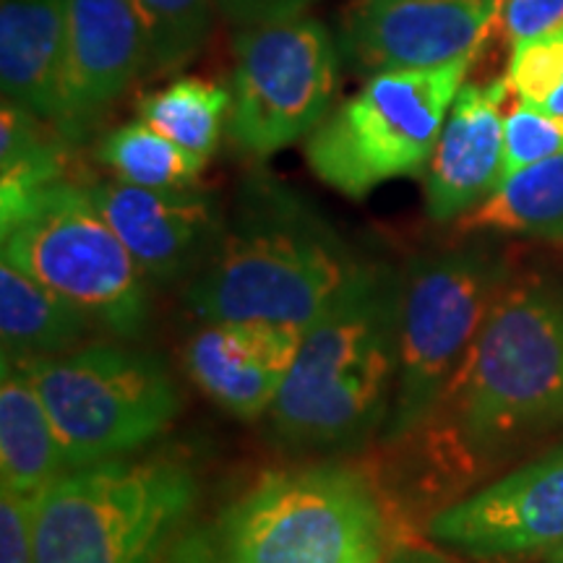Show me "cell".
Returning a JSON list of instances; mask_svg holds the SVG:
<instances>
[{"label": "cell", "instance_id": "34", "mask_svg": "<svg viewBox=\"0 0 563 563\" xmlns=\"http://www.w3.org/2000/svg\"><path fill=\"white\" fill-rule=\"evenodd\" d=\"M545 563H563V561H553V559H551V561H545Z\"/></svg>", "mask_w": 563, "mask_h": 563}, {"label": "cell", "instance_id": "19", "mask_svg": "<svg viewBox=\"0 0 563 563\" xmlns=\"http://www.w3.org/2000/svg\"><path fill=\"white\" fill-rule=\"evenodd\" d=\"M95 321L81 308L60 298L51 287L21 272L11 262H0V340L3 355L37 361L81 347L95 332Z\"/></svg>", "mask_w": 563, "mask_h": 563}, {"label": "cell", "instance_id": "28", "mask_svg": "<svg viewBox=\"0 0 563 563\" xmlns=\"http://www.w3.org/2000/svg\"><path fill=\"white\" fill-rule=\"evenodd\" d=\"M501 26L509 45L563 26V0H504Z\"/></svg>", "mask_w": 563, "mask_h": 563}, {"label": "cell", "instance_id": "22", "mask_svg": "<svg viewBox=\"0 0 563 563\" xmlns=\"http://www.w3.org/2000/svg\"><path fill=\"white\" fill-rule=\"evenodd\" d=\"M232 95L220 84L183 76L141 97L139 118L183 150L209 159L230 121Z\"/></svg>", "mask_w": 563, "mask_h": 563}, {"label": "cell", "instance_id": "18", "mask_svg": "<svg viewBox=\"0 0 563 563\" xmlns=\"http://www.w3.org/2000/svg\"><path fill=\"white\" fill-rule=\"evenodd\" d=\"M68 460L51 412L42 402L26 361L3 355L0 363V483L34 498L68 473Z\"/></svg>", "mask_w": 563, "mask_h": 563}, {"label": "cell", "instance_id": "6", "mask_svg": "<svg viewBox=\"0 0 563 563\" xmlns=\"http://www.w3.org/2000/svg\"><path fill=\"white\" fill-rule=\"evenodd\" d=\"M473 60L467 55L446 66L368 76L306 139L308 167L347 199H365L384 183L420 175Z\"/></svg>", "mask_w": 563, "mask_h": 563}, {"label": "cell", "instance_id": "30", "mask_svg": "<svg viewBox=\"0 0 563 563\" xmlns=\"http://www.w3.org/2000/svg\"><path fill=\"white\" fill-rule=\"evenodd\" d=\"M159 563H230L224 555L220 530L217 527H201L188 530L173 540Z\"/></svg>", "mask_w": 563, "mask_h": 563}, {"label": "cell", "instance_id": "16", "mask_svg": "<svg viewBox=\"0 0 563 563\" xmlns=\"http://www.w3.org/2000/svg\"><path fill=\"white\" fill-rule=\"evenodd\" d=\"M509 81L464 84L428 162L426 214L433 222L462 220L501 183L504 104Z\"/></svg>", "mask_w": 563, "mask_h": 563}, {"label": "cell", "instance_id": "26", "mask_svg": "<svg viewBox=\"0 0 563 563\" xmlns=\"http://www.w3.org/2000/svg\"><path fill=\"white\" fill-rule=\"evenodd\" d=\"M555 154H563V115L517 100L504 118L501 180Z\"/></svg>", "mask_w": 563, "mask_h": 563}, {"label": "cell", "instance_id": "29", "mask_svg": "<svg viewBox=\"0 0 563 563\" xmlns=\"http://www.w3.org/2000/svg\"><path fill=\"white\" fill-rule=\"evenodd\" d=\"M311 3L313 0H214L217 11L232 21V24L241 26V30L243 26L272 24V21L302 16V11Z\"/></svg>", "mask_w": 563, "mask_h": 563}, {"label": "cell", "instance_id": "33", "mask_svg": "<svg viewBox=\"0 0 563 563\" xmlns=\"http://www.w3.org/2000/svg\"><path fill=\"white\" fill-rule=\"evenodd\" d=\"M551 559H553V561H563V548H561V551H559V553H553V555H551ZM551 559H545V561H551Z\"/></svg>", "mask_w": 563, "mask_h": 563}, {"label": "cell", "instance_id": "7", "mask_svg": "<svg viewBox=\"0 0 563 563\" xmlns=\"http://www.w3.org/2000/svg\"><path fill=\"white\" fill-rule=\"evenodd\" d=\"M509 277V264L485 245L410 258L402 272L399 373L384 443L397 446L433 418Z\"/></svg>", "mask_w": 563, "mask_h": 563}, {"label": "cell", "instance_id": "3", "mask_svg": "<svg viewBox=\"0 0 563 563\" xmlns=\"http://www.w3.org/2000/svg\"><path fill=\"white\" fill-rule=\"evenodd\" d=\"M361 264L311 201L272 175H251L238 188L220 243L183 298L201 321L306 329Z\"/></svg>", "mask_w": 563, "mask_h": 563}, {"label": "cell", "instance_id": "32", "mask_svg": "<svg viewBox=\"0 0 563 563\" xmlns=\"http://www.w3.org/2000/svg\"><path fill=\"white\" fill-rule=\"evenodd\" d=\"M543 110L551 112V115H563V84H561V89L551 97V102H548Z\"/></svg>", "mask_w": 563, "mask_h": 563}, {"label": "cell", "instance_id": "23", "mask_svg": "<svg viewBox=\"0 0 563 563\" xmlns=\"http://www.w3.org/2000/svg\"><path fill=\"white\" fill-rule=\"evenodd\" d=\"M97 157L118 180L141 188H191L207 159L183 150L144 121L112 129L97 146Z\"/></svg>", "mask_w": 563, "mask_h": 563}, {"label": "cell", "instance_id": "2", "mask_svg": "<svg viewBox=\"0 0 563 563\" xmlns=\"http://www.w3.org/2000/svg\"><path fill=\"white\" fill-rule=\"evenodd\" d=\"M402 272L363 262L302 329L269 433L292 454H352L382 439L399 373Z\"/></svg>", "mask_w": 563, "mask_h": 563}, {"label": "cell", "instance_id": "1", "mask_svg": "<svg viewBox=\"0 0 563 563\" xmlns=\"http://www.w3.org/2000/svg\"><path fill=\"white\" fill-rule=\"evenodd\" d=\"M563 428V279L509 277L420 443L428 477H473ZM397 443V446H402Z\"/></svg>", "mask_w": 563, "mask_h": 563}, {"label": "cell", "instance_id": "5", "mask_svg": "<svg viewBox=\"0 0 563 563\" xmlns=\"http://www.w3.org/2000/svg\"><path fill=\"white\" fill-rule=\"evenodd\" d=\"M217 530L230 563H384L405 543L382 485L336 462L264 475Z\"/></svg>", "mask_w": 563, "mask_h": 563}, {"label": "cell", "instance_id": "27", "mask_svg": "<svg viewBox=\"0 0 563 563\" xmlns=\"http://www.w3.org/2000/svg\"><path fill=\"white\" fill-rule=\"evenodd\" d=\"M0 563H37L32 498L11 490H0Z\"/></svg>", "mask_w": 563, "mask_h": 563}, {"label": "cell", "instance_id": "12", "mask_svg": "<svg viewBox=\"0 0 563 563\" xmlns=\"http://www.w3.org/2000/svg\"><path fill=\"white\" fill-rule=\"evenodd\" d=\"M501 11L504 0H355L336 42L357 74L435 68L477 55Z\"/></svg>", "mask_w": 563, "mask_h": 563}, {"label": "cell", "instance_id": "4", "mask_svg": "<svg viewBox=\"0 0 563 563\" xmlns=\"http://www.w3.org/2000/svg\"><path fill=\"white\" fill-rule=\"evenodd\" d=\"M199 501L186 462L108 460L68 470L32 498L37 563H159Z\"/></svg>", "mask_w": 563, "mask_h": 563}, {"label": "cell", "instance_id": "31", "mask_svg": "<svg viewBox=\"0 0 563 563\" xmlns=\"http://www.w3.org/2000/svg\"><path fill=\"white\" fill-rule=\"evenodd\" d=\"M384 563H462L454 555L439 551V548H428L418 543H402L394 548V553Z\"/></svg>", "mask_w": 563, "mask_h": 563}, {"label": "cell", "instance_id": "15", "mask_svg": "<svg viewBox=\"0 0 563 563\" xmlns=\"http://www.w3.org/2000/svg\"><path fill=\"white\" fill-rule=\"evenodd\" d=\"M302 327L272 321H203L186 344V371L211 402L243 420L262 418L290 373Z\"/></svg>", "mask_w": 563, "mask_h": 563}, {"label": "cell", "instance_id": "9", "mask_svg": "<svg viewBox=\"0 0 563 563\" xmlns=\"http://www.w3.org/2000/svg\"><path fill=\"white\" fill-rule=\"evenodd\" d=\"M3 258L81 308L115 336L150 321V279L91 201L84 183L60 180L0 224Z\"/></svg>", "mask_w": 563, "mask_h": 563}, {"label": "cell", "instance_id": "8", "mask_svg": "<svg viewBox=\"0 0 563 563\" xmlns=\"http://www.w3.org/2000/svg\"><path fill=\"white\" fill-rule=\"evenodd\" d=\"M68 467L121 460L159 439L180 412V389L157 352L89 342L26 361Z\"/></svg>", "mask_w": 563, "mask_h": 563}, {"label": "cell", "instance_id": "11", "mask_svg": "<svg viewBox=\"0 0 563 563\" xmlns=\"http://www.w3.org/2000/svg\"><path fill=\"white\" fill-rule=\"evenodd\" d=\"M428 538L481 563L551 559L563 548V443L441 506Z\"/></svg>", "mask_w": 563, "mask_h": 563}, {"label": "cell", "instance_id": "25", "mask_svg": "<svg viewBox=\"0 0 563 563\" xmlns=\"http://www.w3.org/2000/svg\"><path fill=\"white\" fill-rule=\"evenodd\" d=\"M506 81L519 102L543 110L563 84V26L511 45Z\"/></svg>", "mask_w": 563, "mask_h": 563}, {"label": "cell", "instance_id": "13", "mask_svg": "<svg viewBox=\"0 0 563 563\" xmlns=\"http://www.w3.org/2000/svg\"><path fill=\"white\" fill-rule=\"evenodd\" d=\"M110 228L152 285L191 282L220 243V203L199 188H141L112 180L84 183Z\"/></svg>", "mask_w": 563, "mask_h": 563}, {"label": "cell", "instance_id": "24", "mask_svg": "<svg viewBox=\"0 0 563 563\" xmlns=\"http://www.w3.org/2000/svg\"><path fill=\"white\" fill-rule=\"evenodd\" d=\"M150 45V74L186 66L201 51L214 21V0H133Z\"/></svg>", "mask_w": 563, "mask_h": 563}, {"label": "cell", "instance_id": "21", "mask_svg": "<svg viewBox=\"0 0 563 563\" xmlns=\"http://www.w3.org/2000/svg\"><path fill=\"white\" fill-rule=\"evenodd\" d=\"M68 141L53 123L3 100L0 110V224L66 178Z\"/></svg>", "mask_w": 563, "mask_h": 563}, {"label": "cell", "instance_id": "10", "mask_svg": "<svg viewBox=\"0 0 563 563\" xmlns=\"http://www.w3.org/2000/svg\"><path fill=\"white\" fill-rule=\"evenodd\" d=\"M340 58V42L316 19L243 26L232 70V144L264 159L311 136L334 108Z\"/></svg>", "mask_w": 563, "mask_h": 563}, {"label": "cell", "instance_id": "20", "mask_svg": "<svg viewBox=\"0 0 563 563\" xmlns=\"http://www.w3.org/2000/svg\"><path fill=\"white\" fill-rule=\"evenodd\" d=\"M464 232H506L563 243V154L522 167L460 220Z\"/></svg>", "mask_w": 563, "mask_h": 563}, {"label": "cell", "instance_id": "17", "mask_svg": "<svg viewBox=\"0 0 563 563\" xmlns=\"http://www.w3.org/2000/svg\"><path fill=\"white\" fill-rule=\"evenodd\" d=\"M68 0L0 3V87L3 100L53 123L66 63Z\"/></svg>", "mask_w": 563, "mask_h": 563}, {"label": "cell", "instance_id": "14", "mask_svg": "<svg viewBox=\"0 0 563 563\" xmlns=\"http://www.w3.org/2000/svg\"><path fill=\"white\" fill-rule=\"evenodd\" d=\"M146 66L150 45L133 0H68L66 63L53 121L60 136L70 146L89 141Z\"/></svg>", "mask_w": 563, "mask_h": 563}]
</instances>
